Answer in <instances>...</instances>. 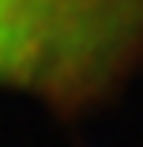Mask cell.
<instances>
[{
  "mask_svg": "<svg viewBox=\"0 0 143 147\" xmlns=\"http://www.w3.org/2000/svg\"><path fill=\"white\" fill-rule=\"evenodd\" d=\"M143 49V0H0V83L87 94Z\"/></svg>",
  "mask_w": 143,
  "mask_h": 147,
  "instance_id": "cell-1",
  "label": "cell"
}]
</instances>
